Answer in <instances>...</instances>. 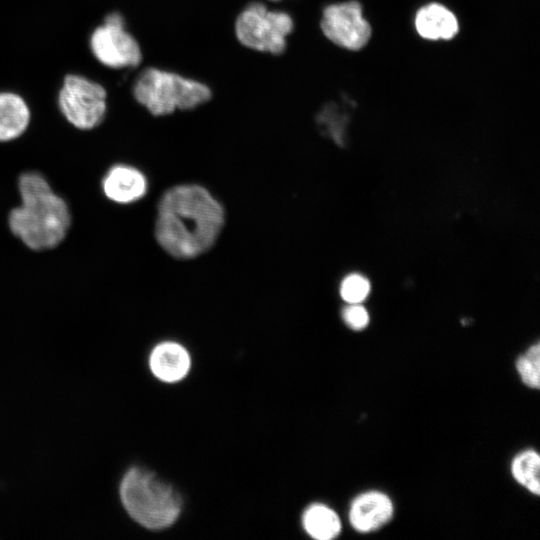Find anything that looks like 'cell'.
Masks as SVG:
<instances>
[{"instance_id": "obj_1", "label": "cell", "mask_w": 540, "mask_h": 540, "mask_svg": "<svg viewBox=\"0 0 540 540\" xmlns=\"http://www.w3.org/2000/svg\"><path fill=\"white\" fill-rule=\"evenodd\" d=\"M225 221L223 205L207 188L196 183L178 184L158 201L154 235L168 255L190 260L214 246Z\"/></svg>"}, {"instance_id": "obj_2", "label": "cell", "mask_w": 540, "mask_h": 540, "mask_svg": "<svg viewBox=\"0 0 540 540\" xmlns=\"http://www.w3.org/2000/svg\"><path fill=\"white\" fill-rule=\"evenodd\" d=\"M21 204L11 210V232L32 250L59 245L70 226L68 205L38 172L23 173L18 182Z\"/></svg>"}, {"instance_id": "obj_3", "label": "cell", "mask_w": 540, "mask_h": 540, "mask_svg": "<svg viewBox=\"0 0 540 540\" xmlns=\"http://www.w3.org/2000/svg\"><path fill=\"white\" fill-rule=\"evenodd\" d=\"M129 92L133 101L153 117L194 110L213 98L212 88L204 81L148 64L133 72Z\"/></svg>"}, {"instance_id": "obj_4", "label": "cell", "mask_w": 540, "mask_h": 540, "mask_svg": "<svg viewBox=\"0 0 540 540\" xmlns=\"http://www.w3.org/2000/svg\"><path fill=\"white\" fill-rule=\"evenodd\" d=\"M120 497L128 514L140 525L153 530L171 526L182 508L181 497L173 486L139 467L125 474Z\"/></svg>"}, {"instance_id": "obj_5", "label": "cell", "mask_w": 540, "mask_h": 540, "mask_svg": "<svg viewBox=\"0 0 540 540\" xmlns=\"http://www.w3.org/2000/svg\"><path fill=\"white\" fill-rule=\"evenodd\" d=\"M294 29L292 14L271 8L260 0L244 5L233 22V33L238 44L252 52L272 57L284 55Z\"/></svg>"}, {"instance_id": "obj_6", "label": "cell", "mask_w": 540, "mask_h": 540, "mask_svg": "<svg viewBox=\"0 0 540 540\" xmlns=\"http://www.w3.org/2000/svg\"><path fill=\"white\" fill-rule=\"evenodd\" d=\"M94 60L111 70H137L145 63L143 46L119 9L106 12L88 36Z\"/></svg>"}, {"instance_id": "obj_7", "label": "cell", "mask_w": 540, "mask_h": 540, "mask_svg": "<svg viewBox=\"0 0 540 540\" xmlns=\"http://www.w3.org/2000/svg\"><path fill=\"white\" fill-rule=\"evenodd\" d=\"M56 105L72 128L88 132L104 122L108 113V92L99 81L81 73L64 75L56 95Z\"/></svg>"}, {"instance_id": "obj_8", "label": "cell", "mask_w": 540, "mask_h": 540, "mask_svg": "<svg viewBox=\"0 0 540 540\" xmlns=\"http://www.w3.org/2000/svg\"><path fill=\"white\" fill-rule=\"evenodd\" d=\"M323 35L333 44L351 51L363 48L372 33L356 1L334 3L324 7L320 18Z\"/></svg>"}, {"instance_id": "obj_9", "label": "cell", "mask_w": 540, "mask_h": 540, "mask_svg": "<svg viewBox=\"0 0 540 540\" xmlns=\"http://www.w3.org/2000/svg\"><path fill=\"white\" fill-rule=\"evenodd\" d=\"M390 497L380 491H367L354 498L349 509L351 526L360 533L378 530L393 517Z\"/></svg>"}, {"instance_id": "obj_10", "label": "cell", "mask_w": 540, "mask_h": 540, "mask_svg": "<svg viewBox=\"0 0 540 540\" xmlns=\"http://www.w3.org/2000/svg\"><path fill=\"white\" fill-rule=\"evenodd\" d=\"M102 189L109 200L118 204H131L146 195L148 180L136 167L117 164L104 176Z\"/></svg>"}, {"instance_id": "obj_11", "label": "cell", "mask_w": 540, "mask_h": 540, "mask_svg": "<svg viewBox=\"0 0 540 540\" xmlns=\"http://www.w3.org/2000/svg\"><path fill=\"white\" fill-rule=\"evenodd\" d=\"M31 121L32 111L26 98L14 90H0V143L23 137Z\"/></svg>"}, {"instance_id": "obj_12", "label": "cell", "mask_w": 540, "mask_h": 540, "mask_svg": "<svg viewBox=\"0 0 540 540\" xmlns=\"http://www.w3.org/2000/svg\"><path fill=\"white\" fill-rule=\"evenodd\" d=\"M149 365L159 380L174 383L186 377L191 359L184 346L174 341H164L153 348Z\"/></svg>"}, {"instance_id": "obj_13", "label": "cell", "mask_w": 540, "mask_h": 540, "mask_svg": "<svg viewBox=\"0 0 540 540\" xmlns=\"http://www.w3.org/2000/svg\"><path fill=\"white\" fill-rule=\"evenodd\" d=\"M415 27L419 35L428 40H449L459 30L455 15L438 3L428 4L417 12Z\"/></svg>"}, {"instance_id": "obj_14", "label": "cell", "mask_w": 540, "mask_h": 540, "mask_svg": "<svg viewBox=\"0 0 540 540\" xmlns=\"http://www.w3.org/2000/svg\"><path fill=\"white\" fill-rule=\"evenodd\" d=\"M302 524L307 534L316 540H332L342 528L337 513L321 503L312 504L305 510Z\"/></svg>"}, {"instance_id": "obj_15", "label": "cell", "mask_w": 540, "mask_h": 540, "mask_svg": "<svg viewBox=\"0 0 540 540\" xmlns=\"http://www.w3.org/2000/svg\"><path fill=\"white\" fill-rule=\"evenodd\" d=\"M511 474L515 481L530 493H540V457L532 450H524L517 454L511 462Z\"/></svg>"}, {"instance_id": "obj_16", "label": "cell", "mask_w": 540, "mask_h": 540, "mask_svg": "<svg viewBox=\"0 0 540 540\" xmlns=\"http://www.w3.org/2000/svg\"><path fill=\"white\" fill-rule=\"evenodd\" d=\"M516 370L522 382L534 389L540 386V346H530L516 361Z\"/></svg>"}, {"instance_id": "obj_17", "label": "cell", "mask_w": 540, "mask_h": 540, "mask_svg": "<svg viewBox=\"0 0 540 540\" xmlns=\"http://www.w3.org/2000/svg\"><path fill=\"white\" fill-rule=\"evenodd\" d=\"M369 291V281L359 274L345 277L340 286V295L348 304L361 303Z\"/></svg>"}, {"instance_id": "obj_18", "label": "cell", "mask_w": 540, "mask_h": 540, "mask_svg": "<svg viewBox=\"0 0 540 540\" xmlns=\"http://www.w3.org/2000/svg\"><path fill=\"white\" fill-rule=\"evenodd\" d=\"M345 324L353 330H362L369 323V314L360 303L349 304L342 312Z\"/></svg>"}, {"instance_id": "obj_19", "label": "cell", "mask_w": 540, "mask_h": 540, "mask_svg": "<svg viewBox=\"0 0 540 540\" xmlns=\"http://www.w3.org/2000/svg\"><path fill=\"white\" fill-rule=\"evenodd\" d=\"M265 1H267V2H274V3H275V2H280V1H282V0H265Z\"/></svg>"}]
</instances>
